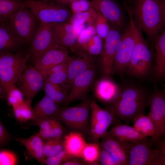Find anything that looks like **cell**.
Wrapping results in <instances>:
<instances>
[{
    "label": "cell",
    "instance_id": "cell-1",
    "mask_svg": "<svg viewBox=\"0 0 165 165\" xmlns=\"http://www.w3.org/2000/svg\"><path fill=\"white\" fill-rule=\"evenodd\" d=\"M149 96L143 87L133 84L126 85L113 103L115 116L127 124L133 122L136 117L143 114L148 105Z\"/></svg>",
    "mask_w": 165,
    "mask_h": 165
},
{
    "label": "cell",
    "instance_id": "cell-2",
    "mask_svg": "<svg viewBox=\"0 0 165 165\" xmlns=\"http://www.w3.org/2000/svg\"><path fill=\"white\" fill-rule=\"evenodd\" d=\"M131 10L138 28L154 42L165 24V15L160 0H137Z\"/></svg>",
    "mask_w": 165,
    "mask_h": 165
},
{
    "label": "cell",
    "instance_id": "cell-3",
    "mask_svg": "<svg viewBox=\"0 0 165 165\" xmlns=\"http://www.w3.org/2000/svg\"><path fill=\"white\" fill-rule=\"evenodd\" d=\"M153 60L152 52L137 27L135 46L125 73L132 78L141 80L151 77L154 66Z\"/></svg>",
    "mask_w": 165,
    "mask_h": 165
},
{
    "label": "cell",
    "instance_id": "cell-4",
    "mask_svg": "<svg viewBox=\"0 0 165 165\" xmlns=\"http://www.w3.org/2000/svg\"><path fill=\"white\" fill-rule=\"evenodd\" d=\"M28 53L20 51L16 53H0V94L5 95V91L14 84L26 69L29 58Z\"/></svg>",
    "mask_w": 165,
    "mask_h": 165
},
{
    "label": "cell",
    "instance_id": "cell-5",
    "mask_svg": "<svg viewBox=\"0 0 165 165\" xmlns=\"http://www.w3.org/2000/svg\"><path fill=\"white\" fill-rule=\"evenodd\" d=\"M125 8L128 13L129 22L121 35L113 64L114 73L121 76L125 73L133 53L136 43L137 27L130 8L127 6Z\"/></svg>",
    "mask_w": 165,
    "mask_h": 165
},
{
    "label": "cell",
    "instance_id": "cell-6",
    "mask_svg": "<svg viewBox=\"0 0 165 165\" xmlns=\"http://www.w3.org/2000/svg\"><path fill=\"white\" fill-rule=\"evenodd\" d=\"M24 6L30 9L40 22L46 24L68 22L72 15L66 6L39 0H26Z\"/></svg>",
    "mask_w": 165,
    "mask_h": 165
},
{
    "label": "cell",
    "instance_id": "cell-7",
    "mask_svg": "<svg viewBox=\"0 0 165 165\" xmlns=\"http://www.w3.org/2000/svg\"><path fill=\"white\" fill-rule=\"evenodd\" d=\"M91 101L87 98L76 105L61 108L59 119L72 131L89 133Z\"/></svg>",
    "mask_w": 165,
    "mask_h": 165
},
{
    "label": "cell",
    "instance_id": "cell-8",
    "mask_svg": "<svg viewBox=\"0 0 165 165\" xmlns=\"http://www.w3.org/2000/svg\"><path fill=\"white\" fill-rule=\"evenodd\" d=\"M40 21L31 10L24 6L12 15L6 23L23 41L30 46Z\"/></svg>",
    "mask_w": 165,
    "mask_h": 165
},
{
    "label": "cell",
    "instance_id": "cell-9",
    "mask_svg": "<svg viewBox=\"0 0 165 165\" xmlns=\"http://www.w3.org/2000/svg\"><path fill=\"white\" fill-rule=\"evenodd\" d=\"M121 142L127 152V165H158L157 150L151 139Z\"/></svg>",
    "mask_w": 165,
    "mask_h": 165
},
{
    "label": "cell",
    "instance_id": "cell-10",
    "mask_svg": "<svg viewBox=\"0 0 165 165\" xmlns=\"http://www.w3.org/2000/svg\"><path fill=\"white\" fill-rule=\"evenodd\" d=\"M90 118L89 133L93 140L98 143L105 136L107 130L116 119L112 107L111 110L102 108L94 100L90 102Z\"/></svg>",
    "mask_w": 165,
    "mask_h": 165
},
{
    "label": "cell",
    "instance_id": "cell-11",
    "mask_svg": "<svg viewBox=\"0 0 165 165\" xmlns=\"http://www.w3.org/2000/svg\"><path fill=\"white\" fill-rule=\"evenodd\" d=\"M56 42L49 24L40 22L31 41L28 52L30 55L29 59L35 64Z\"/></svg>",
    "mask_w": 165,
    "mask_h": 165
},
{
    "label": "cell",
    "instance_id": "cell-12",
    "mask_svg": "<svg viewBox=\"0 0 165 165\" xmlns=\"http://www.w3.org/2000/svg\"><path fill=\"white\" fill-rule=\"evenodd\" d=\"M49 24L56 41L78 54L77 38L81 32L85 28L76 26L68 22Z\"/></svg>",
    "mask_w": 165,
    "mask_h": 165
},
{
    "label": "cell",
    "instance_id": "cell-13",
    "mask_svg": "<svg viewBox=\"0 0 165 165\" xmlns=\"http://www.w3.org/2000/svg\"><path fill=\"white\" fill-rule=\"evenodd\" d=\"M44 75L35 67L27 66L15 83L26 100H31L44 88Z\"/></svg>",
    "mask_w": 165,
    "mask_h": 165
},
{
    "label": "cell",
    "instance_id": "cell-14",
    "mask_svg": "<svg viewBox=\"0 0 165 165\" xmlns=\"http://www.w3.org/2000/svg\"><path fill=\"white\" fill-rule=\"evenodd\" d=\"M121 36L119 30L113 27L110 28L105 39L103 49L100 55V64L105 76H109L114 73L113 62Z\"/></svg>",
    "mask_w": 165,
    "mask_h": 165
},
{
    "label": "cell",
    "instance_id": "cell-15",
    "mask_svg": "<svg viewBox=\"0 0 165 165\" xmlns=\"http://www.w3.org/2000/svg\"><path fill=\"white\" fill-rule=\"evenodd\" d=\"M148 105L150 110L148 116L152 122L156 132L155 144L160 138L163 136L165 107L164 88L163 90L156 89L149 96Z\"/></svg>",
    "mask_w": 165,
    "mask_h": 165
},
{
    "label": "cell",
    "instance_id": "cell-16",
    "mask_svg": "<svg viewBox=\"0 0 165 165\" xmlns=\"http://www.w3.org/2000/svg\"><path fill=\"white\" fill-rule=\"evenodd\" d=\"M94 66L79 75L74 80L66 102L67 106L74 101L87 98L88 91L93 84L95 76Z\"/></svg>",
    "mask_w": 165,
    "mask_h": 165
},
{
    "label": "cell",
    "instance_id": "cell-17",
    "mask_svg": "<svg viewBox=\"0 0 165 165\" xmlns=\"http://www.w3.org/2000/svg\"><path fill=\"white\" fill-rule=\"evenodd\" d=\"M93 8L119 30L124 28V17L121 7L112 0H90Z\"/></svg>",
    "mask_w": 165,
    "mask_h": 165
},
{
    "label": "cell",
    "instance_id": "cell-18",
    "mask_svg": "<svg viewBox=\"0 0 165 165\" xmlns=\"http://www.w3.org/2000/svg\"><path fill=\"white\" fill-rule=\"evenodd\" d=\"M68 56V48L56 42L37 61L34 67L45 75L53 67L64 62Z\"/></svg>",
    "mask_w": 165,
    "mask_h": 165
},
{
    "label": "cell",
    "instance_id": "cell-19",
    "mask_svg": "<svg viewBox=\"0 0 165 165\" xmlns=\"http://www.w3.org/2000/svg\"><path fill=\"white\" fill-rule=\"evenodd\" d=\"M78 55L77 57L68 56L66 60L67 71L66 85L68 92L75 78L94 66L95 60L94 56L85 53Z\"/></svg>",
    "mask_w": 165,
    "mask_h": 165
},
{
    "label": "cell",
    "instance_id": "cell-20",
    "mask_svg": "<svg viewBox=\"0 0 165 165\" xmlns=\"http://www.w3.org/2000/svg\"><path fill=\"white\" fill-rule=\"evenodd\" d=\"M154 42L155 61L151 78L156 83L165 82V29Z\"/></svg>",
    "mask_w": 165,
    "mask_h": 165
},
{
    "label": "cell",
    "instance_id": "cell-21",
    "mask_svg": "<svg viewBox=\"0 0 165 165\" xmlns=\"http://www.w3.org/2000/svg\"><path fill=\"white\" fill-rule=\"evenodd\" d=\"M25 45L6 23H0V53H14Z\"/></svg>",
    "mask_w": 165,
    "mask_h": 165
},
{
    "label": "cell",
    "instance_id": "cell-22",
    "mask_svg": "<svg viewBox=\"0 0 165 165\" xmlns=\"http://www.w3.org/2000/svg\"><path fill=\"white\" fill-rule=\"evenodd\" d=\"M97 82L94 88L96 97L106 103H113L121 90L118 85L108 76H105Z\"/></svg>",
    "mask_w": 165,
    "mask_h": 165
},
{
    "label": "cell",
    "instance_id": "cell-23",
    "mask_svg": "<svg viewBox=\"0 0 165 165\" xmlns=\"http://www.w3.org/2000/svg\"><path fill=\"white\" fill-rule=\"evenodd\" d=\"M61 109L59 105L45 95L36 103L33 109L37 119L35 120L46 119L58 120Z\"/></svg>",
    "mask_w": 165,
    "mask_h": 165
},
{
    "label": "cell",
    "instance_id": "cell-24",
    "mask_svg": "<svg viewBox=\"0 0 165 165\" xmlns=\"http://www.w3.org/2000/svg\"><path fill=\"white\" fill-rule=\"evenodd\" d=\"M102 139L101 146L111 155L119 165H127V153L123 142L107 134Z\"/></svg>",
    "mask_w": 165,
    "mask_h": 165
},
{
    "label": "cell",
    "instance_id": "cell-25",
    "mask_svg": "<svg viewBox=\"0 0 165 165\" xmlns=\"http://www.w3.org/2000/svg\"><path fill=\"white\" fill-rule=\"evenodd\" d=\"M63 143L64 149L70 156L81 157L83 150L87 143L81 133L72 131L64 136Z\"/></svg>",
    "mask_w": 165,
    "mask_h": 165
},
{
    "label": "cell",
    "instance_id": "cell-26",
    "mask_svg": "<svg viewBox=\"0 0 165 165\" xmlns=\"http://www.w3.org/2000/svg\"><path fill=\"white\" fill-rule=\"evenodd\" d=\"M107 134L120 142H135L145 139V137L134 127L127 124H117L108 132Z\"/></svg>",
    "mask_w": 165,
    "mask_h": 165
},
{
    "label": "cell",
    "instance_id": "cell-27",
    "mask_svg": "<svg viewBox=\"0 0 165 165\" xmlns=\"http://www.w3.org/2000/svg\"><path fill=\"white\" fill-rule=\"evenodd\" d=\"M15 139L24 146L32 157L44 164L46 158L43 153L44 142L38 133L28 138H18Z\"/></svg>",
    "mask_w": 165,
    "mask_h": 165
},
{
    "label": "cell",
    "instance_id": "cell-28",
    "mask_svg": "<svg viewBox=\"0 0 165 165\" xmlns=\"http://www.w3.org/2000/svg\"><path fill=\"white\" fill-rule=\"evenodd\" d=\"M43 89L45 95L57 104L64 105L66 102L69 93L66 85L53 83L45 79Z\"/></svg>",
    "mask_w": 165,
    "mask_h": 165
},
{
    "label": "cell",
    "instance_id": "cell-29",
    "mask_svg": "<svg viewBox=\"0 0 165 165\" xmlns=\"http://www.w3.org/2000/svg\"><path fill=\"white\" fill-rule=\"evenodd\" d=\"M133 127L143 136L151 137V140L154 144L156 139V132L154 124L148 116L143 114L136 117L133 120Z\"/></svg>",
    "mask_w": 165,
    "mask_h": 165
},
{
    "label": "cell",
    "instance_id": "cell-30",
    "mask_svg": "<svg viewBox=\"0 0 165 165\" xmlns=\"http://www.w3.org/2000/svg\"><path fill=\"white\" fill-rule=\"evenodd\" d=\"M26 0H0V22L6 23L10 17L24 6Z\"/></svg>",
    "mask_w": 165,
    "mask_h": 165
},
{
    "label": "cell",
    "instance_id": "cell-31",
    "mask_svg": "<svg viewBox=\"0 0 165 165\" xmlns=\"http://www.w3.org/2000/svg\"><path fill=\"white\" fill-rule=\"evenodd\" d=\"M97 14V11L91 8L86 12L72 14L68 22L76 26H83L86 28L94 25Z\"/></svg>",
    "mask_w": 165,
    "mask_h": 165
},
{
    "label": "cell",
    "instance_id": "cell-32",
    "mask_svg": "<svg viewBox=\"0 0 165 165\" xmlns=\"http://www.w3.org/2000/svg\"><path fill=\"white\" fill-rule=\"evenodd\" d=\"M31 101L26 100L13 108L14 116L19 122L25 123L31 120H37L31 106Z\"/></svg>",
    "mask_w": 165,
    "mask_h": 165
},
{
    "label": "cell",
    "instance_id": "cell-33",
    "mask_svg": "<svg viewBox=\"0 0 165 165\" xmlns=\"http://www.w3.org/2000/svg\"><path fill=\"white\" fill-rule=\"evenodd\" d=\"M102 39L96 34L81 49V53H85L92 56L100 55L103 49Z\"/></svg>",
    "mask_w": 165,
    "mask_h": 165
},
{
    "label": "cell",
    "instance_id": "cell-34",
    "mask_svg": "<svg viewBox=\"0 0 165 165\" xmlns=\"http://www.w3.org/2000/svg\"><path fill=\"white\" fill-rule=\"evenodd\" d=\"M101 147L97 143H87L82 152L81 157L84 161L89 163L97 164L98 160Z\"/></svg>",
    "mask_w": 165,
    "mask_h": 165
},
{
    "label": "cell",
    "instance_id": "cell-35",
    "mask_svg": "<svg viewBox=\"0 0 165 165\" xmlns=\"http://www.w3.org/2000/svg\"><path fill=\"white\" fill-rule=\"evenodd\" d=\"M64 149L62 138L46 141L44 142L43 153L45 158L53 156Z\"/></svg>",
    "mask_w": 165,
    "mask_h": 165
},
{
    "label": "cell",
    "instance_id": "cell-36",
    "mask_svg": "<svg viewBox=\"0 0 165 165\" xmlns=\"http://www.w3.org/2000/svg\"><path fill=\"white\" fill-rule=\"evenodd\" d=\"M5 95L8 105L13 108L24 101V94L14 84L7 88L5 91Z\"/></svg>",
    "mask_w": 165,
    "mask_h": 165
},
{
    "label": "cell",
    "instance_id": "cell-37",
    "mask_svg": "<svg viewBox=\"0 0 165 165\" xmlns=\"http://www.w3.org/2000/svg\"><path fill=\"white\" fill-rule=\"evenodd\" d=\"M38 133L42 139L48 141L62 138L64 131L61 125L58 121L50 129L45 130H40Z\"/></svg>",
    "mask_w": 165,
    "mask_h": 165
},
{
    "label": "cell",
    "instance_id": "cell-38",
    "mask_svg": "<svg viewBox=\"0 0 165 165\" xmlns=\"http://www.w3.org/2000/svg\"><path fill=\"white\" fill-rule=\"evenodd\" d=\"M108 22L103 15L97 12L94 26L97 34L102 39L105 38L109 31L110 28Z\"/></svg>",
    "mask_w": 165,
    "mask_h": 165
},
{
    "label": "cell",
    "instance_id": "cell-39",
    "mask_svg": "<svg viewBox=\"0 0 165 165\" xmlns=\"http://www.w3.org/2000/svg\"><path fill=\"white\" fill-rule=\"evenodd\" d=\"M96 34L97 33L94 25L89 26L82 30L77 39V43L79 50L78 55L81 54V47Z\"/></svg>",
    "mask_w": 165,
    "mask_h": 165
},
{
    "label": "cell",
    "instance_id": "cell-40",
    "mask_svg": "<svg viewBox=\"0 0 165 165\" xmlns=\"http://www.w3.org/2000/svg\"><path fill=\"white\" fill-rule=\"evenodd\" d=\"M45 79L52 83L66 85L67 81V67L64 70L45 75Z\"/></svg>",
    "mask_w": 165,
    "mask_h": 165
},
{
    "label": "cell",
    "instance_id": "cell-41",
    "mask_svg": "<svg viewBox=\"0 0 165 165\" xmlns=\"http://www.w3.org/2000/svg\"><path fill=\"white\" fill-rule=\"evenodd\" d=\"M69 6L72 14L86 12L93 8L90 0H77L72 2Z\"/></svg>",
    "mask_w": 165,
    "mask_h": 165
},
{
    "label": "cell",
    "instance_id": "cell-42",
    "mask_svg": "<svg viewBox=\"0 0 165 165\" xmlns=\"http://www.w3.org/2000/svg\"><path fill=\"white\" fill-rule=\"evenodd\" d=\"M72 157L64 149L58 153L53 156L46 158L44 164L47 165H60L69 160Z\"/></svg>",
    "mask_w": 165,
    "mask_h": 165
},
{
    "label": "cell",
    "instance_id": "cell-43",
    "mask_svg": "<svg viewBox=\"0 0 165 165\" xmlns=\"http://www.w3.org/2000/svg\"><path fill=\"white\" fill-rule=\"evenodd\" d=\"M17 163V157L13 152L7 150L0 151V165H15Z\"/></svg>",
    "mask_w": 165,
    "mask_h": 165
},
{
    "label": "cell",
    "instance_id": "cell-44",
    "mask_svg": "<svg viewBox=\"0 0 165 165\" xmlns=\"http://www.w3.org/2000/svg\"><path fill=\"white\" fill-rule=\"evenodd\" d=\"M154 144L157 152L158 165H165V137L161 138Z\"/></svg>",
    "mask_w": 165,
    "mask_h": 165
},
{
    "label": "cell",
    "instance_id": "cell-45",
    "mask_svg": "<svg viewBox=\"0 0 165 165\" xmlns=\"http://www.w3.org/2000/svg\"><path fill=\"white\" fill-rule=\"evenodd\" d=\"M98 160L102 165H119L111 155L101 146Z\"/></svg>",
    "mask_w": 165,
    "mask_h": 165
},
{
    "label": "cell",
    "instance_id": "cell-46",
    "mask_svg": "<svg viewBox=\"0 0 165 165\" xmlns=\"http://www.w3.org/2000/svg\"><path fill=\"white\" fill-rule=\"evenodd\" d=\"M35 121V124L38 125L40 128V130H41L50 129L59 121L58 120L52 119H46Z\"/></svg>",
    "mask_w": 165,
    "mask_h": 165
},
{
    "label": "cell",
    "instance_id": "cell-47",
    "mask_svg": "<svg viewBox=\"0 0 165 165\" xmlns=\"http://www.w3.org/2000/svg\"><path fill=\"white\" fill-rule=\"evenodd\" d=\"M8 133L2 123H0V145L2 146L7 142L8 139Z\"/></svg>",
    "mask_w": 165,
    "mask_h": 165
},
{
    "label": "cell",
    "instance_id": "cell-48",
    "mask_svg": "<svg viewBox=\"0 0 165 165\" xmlns=\"http://www.w3.org/2000/svg\"><path fill=\"white\" fill-rule=\"evenodd\" d=\"M77 0H57L55 3L63 6H66L69 5L72 2Z\"/></svg>",
    "mask_w": 165,
    "mask_h": 165
},
{
    "label": "cell",
    "instance_id": "cell-49",
    "mask_svg": "<svg viewBox=\"0 0 165 165\" xmlns=\"http://www.w3.org/2000/svg\"><path fill=\"white\" fill-rule=\"evenodd\" d=\"M81 163L78 161L75 160H68L63 163L62 165H80Z\"/></svg>",
    "mask_w": 165,
    "mask_h": 165
},
{
    "label": "cell",
    "instance_id": "cell-50",
    "mask_svg": "<svg viewBox=\"0 0 165 165\" xmlns=\"http://www.w3.org/2000/svg\"><path fill=\"white\" fill-rule=\"evenodd\" d=\"M164 89L165 91V85L164 86ZM163 137H165V107L164 118V134H163Z\"/></svg>",
    "mask_w": 165,
    "mask_h": 165
},
{
    "label": "cell",
    "instance_id": "cell-51",
    "mask_svg": "<svg viewBox=\"0 0 165 165\" xmlns=\"http://www.w3.org/2000/svg\"><path fill=\"white\" fill-rule=\"evenodd\" d=\"M162 5L165 15V0H160Z\"/></svg>",
    "mask_w": 165,
    "mask_h": 165
},
{
    "label": "cell",
    "instance_id": "cell-52",
    "mask_svg": "<svg viewBox=\"0 0 165 165\" xmlns=\"http://www.w3.org/2000/svg\"><path fill=\"white\" fill-rule=\"evenodd\" d=\"M39 0L47 1H48V2H54V0Z\"/></svg>",
    "mask_w": 165,
    "mask_h": 165
},
{
    "label": "cell",
    "instance_id": "cell-53",
    "mask_svg": "<svg viewBox=\"0 0 165 165\" xmlns=\"http://www.w3.org/2000/svg\"><path fill=\"white\" fill-rule=\"evenodd\" d=\"M57 0H54V2H55Z\"/></svg>",
    "mask_w": 165,
    "mask_h": 165
}]
</instances>
